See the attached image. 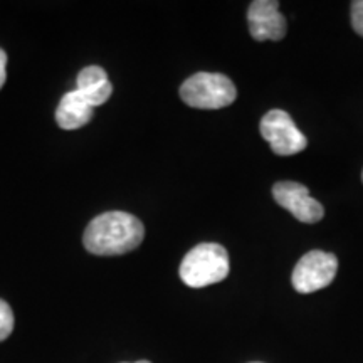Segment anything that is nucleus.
Returning <instances> with one entry per match:
<instances>
[{"label": "nucleus", "instance_id": "6e6552de", "mask_svg": "<svg viewBox=\"0 0 363 363\" xmlns=\"http://www.w3.org/2000/svg\"><path fill=\"white\" fill-rule=\"evenodd\" d=\"M94 108L81 96L78 91H69L59 101L56 123L62 130H78L93 120Z\"/></svg>", "mask_w": 363, "mask_h": 363}, {"label": "nucleus", "instance_id": "f03ea898", "mask_svg": "<svg viewBox=\"0 0 363 363\" xmlns=\"http://www.w3.org/2000/svg\"><path fill=\"white\" fill-rule=\"evenodd\" d=\"M229 254L220 244L203 242L187 252L180 264V279L189 288H206L229 276Z\"/></svg>", "mask_w": 363, "mask_h": 363}, {"label": "nucleus", "instance_id": "20e7f679", "mask_svg": "<svg viewBox=\"0 0 363 363\" xmlns=\"http://www.w3.org/2000/svg\"><path fill=\"white\" fill-rule=\"evenodd\" d=\"M262 138L276 155L291 157L308 147L306 136L298 130L291 116L283 110H271L262 116L259 125Z\"/></svg>", "mask_w": 363, "mask_h": 363}, {"label": "nucleus", "instance_id": "423d86ee", "mask_svg": "<svg viewBox=\"0 0 363 363\" xmlns=\"http://www.w3.org/2000/svg\"><path fill=\"white\" fill-rule=\"evenodd\" d=\"M272 197L281 207L305 224H316L325 216L323 206L311 197L305 185L298 182H278L272 187Z\"/></svg>", "mask_w": 363, "mask_h": 363}, {"label": "nucleus", "instance_id": "9b49d317", "mask_svg": "<svg viewBox=\"0 0 363 363\" xmlns=\"http://www.w3.org/2000/svg\"><path fill=\"white\" fill-rule=\"evenodd\" d=\"M352 26L355 33L363 38V0L352 2Z\"/></svg>", "mask_w": 363, "mask_h": 363}, {"label": "nucleus", "instance_id": "39448f33", "mask_svg": "<svg viewBox=\"0 0 363 363\" xmlns=\"http://www.w3.org/2000/svg\"><path fill=\"white\" fill-rule=\"evenodd\" d=\"M337 271L338 259L335 254L310 251L296 262L291 281L298 293L310 294L333 283Z\"/></svg>", "mask_w": 363, "mask_h": 363}, {"label": "nucleus", "instance_id": "ddd939ff", "mask_svg": "<svg viewBox=\"0 0 363 363\" xmlns=\"http://www.w3.org/2000/svg\"><path fill=\"white\" fill-rule=\"evenodd\" d=\"M135 363H150V362H147V360H140V362H135Z\"/></svg>", "mask_w": 363, "mask_h": 363}, {"label": "nucleus", "instance_id": "f8f14e48", "mask_svg": "<svg viewBox=\"0 0 363 363\" xmlns=\"http://www.w3.org/2000/svg\"><path fill=\"white\" fill-rule=\"evenodd\" d=\"M7 54L6 51H2L0 49V89H2V86L6 84V79H7Z\"/></svg>", "mask_w": 363, "mask_h": 363}, {"label": "nucleus", "instance_id": "0eeeda50", "mask_svg": "<svg viewBox=\"0 0 363 363\" xmlns=\"http://www.w3.org/2000/svg\"><path fill=\"white\" fill-rule=\"evenodd\" d=\"M249 30L254 40H281L286 35V19L276 0H256L247 11Z\"/></svg>", "mask_w": 363, "mask_h": 363}, {"label": "nucleus", "instance_id": "2eb2a0df", "mask_svg": "<svg viewBox=\"0 0 363 363\" xmlns=\"http://www.w3.org/2000/svg\"><path fill=\"white\" fill-rule=\"evenodd\" d=\"M252 363H261V362H252Z\"/></svg>", "mask_w": 363, "mask_h": 363}, {"label": "nucleus", "instance_id": "1a4fd4ad", "mask_svg": "<svg viewBox=\"0 0 363 363\" xmlns=\"http://www.w3.org/2000/svg\"><path fill=\"white\" fill-rule=\"evenodd\" d=\"M76 91L91 106L96 108L110 99L113 86L103 67L88 66L78 74V88H76Z\"/></svg>", "mask_w": 363, "mask_h": 363}, {"label": "nucleus", "instance_id": "7ed1b4c3", "mask_svg": "<svg viewBox=\"0 0 363 363\" xmlns=\"http://www.w3.org/2000/svg\"><path fill=\"white\" fill-rule=\"evenodd\" d=\"M233 81L219 72H197L180 86V98L197 110H220L235 101Z\"/></svg>", "mask_w": 363, "mask_h": 363}, {"label": "nucleus", "instance_id": "f257e3e1", "mask_svg": "<svg viewBox=\"0 0 363 363\" xmlns=\"http://www.w3.org/2000/svg\"><path fill=\"white\" fill-rule=\"evenodd\" d=\"M142 220L123 211H111L94 217L86 227L83 244L96 256H120L135 251L143 242Z\"/></svg>", "mask_w": 363, "mask_h": 363}, {"label": "nucleus", "instance_id": "4468645a", "mask_svg": "<svg viewBox=\"0 0 363 363\" xmlns=\"http://www.w3.org/2000/svg\"><path fill=\"white\" fill-rule=\"evenodd\" d=\"M362 180H363V172H362Z\"/></svg>", "mask_w": 363, "mask_h": 363}, {"label": "nucleus", "instance_id": "9d476101", "mask_svg": "<svg viewBox=\"0 0 363 363\" xmlns=\"http://www.w3.org/2000/svg\"><path fill=\"white\" fill-rule=\"evenodd\" d=\"M13 330V313L12 308L4 299H0V342L11 337Z\"/></svg>", "mask_w": 363, "mask_h": 363}]
</instances>
